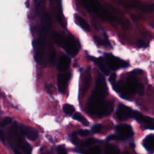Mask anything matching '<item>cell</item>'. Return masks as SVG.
Wrapping results in <instances>:
<instances>
[{
    "instance_id": "15",
    "label": "cell",
    "mask_w": 154,
    "mask_h": 154,
    "mask_svg": "<svg viewBox=\"0 0 154 154\" xmlns=\"http://www.w3.org/2000/svg\"><path fill=\"white\" fill-rule=\"evenodd\" d=\"M70 63V58L66 56H62L60 59L58 64V69L60 72H64L69 69Z\"/></svg>"
},
{
    "instance_id": "3",
    "label": "cell",
    "mask_w": 154,
    "mask_h": 154,
    "mask_svg": "<svg viewBox=\"0 0 154 154\" xmlns=\"http://www.w3.org/2000/svg\"><path fill=\"white\" fill-rule=\"evenodd\" d=\"M83 3L88 9L91 10L100 18L111 21L116 20L114 16L104 9L98 1L91 0V1H83Z\"/></svg>"
},
{
    "instance_id": "2",
    "label": "cell",
    "mask_w": 154,
    "mask_h": 154,
    "mask_svg": "<svg viewBox=\"0 0 154 154\" xmlns=\"http://www.w3.org/2000/svg\"><path fill=\"white\" fill-rule=\"evenodd\" d=\"M135 75L131 72L124 84L116 82L112 85L113 90L119 93L121 98L130 100L131 96L135 93H137L140 95H143L144 87L141 84L139 83Z\"/></svg>"
},
{
    "instance_id": "7",
    "label": "cell",
    "mask_w": 154,
    "mask_h": 154,
    "mask_svg": "<svg viewBox=\"0 0 154 154\" xmlns=\"http://www.w3.org/2000/svg\"><path fill=\"white\" fill-rule=\"evenodd\" d=\"M116 131L119 140H126L134 135L132 127L127 124H120L116 127Z\"/></svg>"
},
{
    "instance_id": "32",
    "label": "cell",
    "mask_w": 154,
    "mask_h": 154,
    "mask_svg": "<svg viewBox=\"0 0 154 154\" xmlns=\"http://www.w3.org/2000/svg\"><path fill=\"white\" fill-rule=\"evenodd\" d=\"M72 140L74 143H76L77 142V137H76V133H74L72 135Z\"/></svg>"
},
{
    "instance_id": "31",
    "label": "cell",
    "mask_w": 154,
    "mask_h": 154,
    "mask_svg": "<svg viewBox=\"0 0 154 154\" xmlns=\"http://www.w3.org/2000/svg\"><path fill=\"white\" fill-rule=\"evenodd\" d=\"M119 140V138L117 137V135H109L108 137H107V140Z\"/></svg>"
},
{
    "instance_id": "26",
    "label": "cell",
    "mask_w": 154,
    "mask_h": 154,
    "mask_svg": "<svg viewBox=\"0 0 154 154\" xmlns=\"http://www.w3.org/2000/svg\"><path fill=\"white\" fill-rule=\"evenodd\" d=\"M12 122V119L11 117H5L3 121V122H2V126H4L5 125H7L10 124Z\"/></svg>"
},
{
    "instance_id": "35",
    "label": "cell",
    "mask_w": 154,
    "mask_h": 154,
    "mask_svg": "<svg viewBox=\"0 0 154 154\" xmlns=\"http://www.w3.org/2000/svg\"><path fill=\"white\" fill-rule=\"evenodd\" d=\"M152 27H153V28H154V24H152Z\"/></svg>"
},
{
    "instance_id": "10",
    "label": "cell",
    "mask_w": 154,
    "mask_h": 154,
    "mask_svg": "<svg viewBox=\"0 0 154 154\" xmlns=\"http://www.w3.org/2000/svg\"><path fill=\"white\" fill-rule=\"evenodd\" d=\"M19 131L22 134L25 135L27 139L30 140L35 141L38 137V134L37 131L30 126L21 125L19 126Z\"/></svg>"
},
{
    "instance_id": "6",
    "label": "cell",
    "mask_w": 154,
    "mask_h": 154,
    "mask_svg": "<svg viewBox=\"0 0 154 154\" xmlns=\"http://www.w3.org/2000/svg\"><path fill=\"white\" fill-rule=\"evenodd\" d=\"M133 117L140 123L145 129L154 130V119L143 115L141 113L134 111Z\"/></svg>"
},
{
    "instance_id": "22",
    "label": "cell",
    "mask_w": 154,
    "mask_h": 154,
    "mask_svg": "<svg viewBox=\"0 0 154 154\" xmlns=\"http://www.w3.org/2000/svg\"><path fill=\"white\" fill-rule=\"evenodd\" d=\"M102 128V125L101 124H95L92 126V131L93 133H99L101 131Z\"/></svg>"
},
{
    "instance_id": "29",
    "label": "cell",
    "mask_w": 154,
    "mask_h": 154,
    "mask_svg": "<svg viewBox=\"0 0 154 154\" xmlns=\"http://www.w3.org/2000/svg\"><path fill=\"white\" fill-rule=\"evenodd\" d=\"M116 75L114 73H113L109 78V81L110 82V84L113 85L114 83L116 82Z\"/></svg>"
},
{
    "instance_id": "21",
    "label": "cell",
    "mask_w": 154,
    "mask_h": 154,
    "mask_svg": "<svg viewBox=\"0 0 154 154\" xmlns=\"http://www.w3.org/2000/svg\"><path fill=\"white\" fill-rule=\"evenodd\" d=\"M101 153V149L98 146L92 147L89 150H87L85 154H100Z\"/></svg>"
},
{
    "instance_id": "8",
    "label": "cell",
    "mask_w": 154,
    "mask_h": 154,
    "mask_svg": "<svg viewBox=\"0 0 154 154\" xmlns=\"http://www.w3.org/2000/svg\"><path fill=\"white\" fill-rule=\"evenodd\" d=\"M12 132L13 133V135L15 137L16 142H17L18 146L27 154H31V147L24 139L23 137V134L21 133L20 131H18L16 127L12 128Z\"/></svg>"
},
{
    "instance_id": "4",
    "label": "cell",
    "mask_w": 154,
    "mask_h": 154,
    "mask_svg": "<svg viewBox=\"0 0 154 154\" xmlns=\"http://www.w3.org/2000/svg\"><path fill=\"white\" fill-rule=\"evenodd\" d=\"M69 54L71 56H76L79 51V43L75 38L71 35L68 36L63 38L61 45Z\"/></svg>"
},
{
    "instance_id": "13",
    "label": "cell",
    "mask_w": 154,
    "mask_h": 154,
    "mask_svg": "<svg viewBox=\"0 0 154 154\" xmlns=\"http://www.w3.org/2000/svg\"><path fill=\"white\" fill-rule=\"evenodd\" d=\"M143 145L147 151L152 153L154 151V134L147 135L143 141Z\"/></svg>"
},
{
    "instance_id": "11",
    "label": "cell",
    "mask_w": 154,
    "mask_h": 154,
    "mask_svg": "<svg viewBox=\"0 0 154 154\" xmlns=\"http://www.w3.org/2000/svg\"><path fill=\"white\" fill-rule=\"evenodd\" d=\"M71 74L70 72L60 74L57 77L58 90L60 93H64L67 89L68 81L70 78Z\"/></svg>"
},
{
    "instance_id": "17",
    "label": "cell",
    "mask_w": 154,
    "mask_h": 154,
    "mask_svg": "<svg viewBox=\"0 0 154 154\" xmlns=\"http://www.w3.org/2000/svg\"><path fill=\"white\" fill-rule=\"evenodd\" d=\"M75 19H76V23H78V24L81 27V28H82L86 31L90 30V27H89V24H88L87 22L82 17H81V16H78V15H75Z\"/></svg>"
},
{
    "instance_id": "28",
    "label": "cell",
    "mask_w": 154,
    "mask_h": 154,
    "mask_svg": "<svg viewBox=\"0 0 154 154\" xmlns=\"http://www.w3.org/2000/svg\"><path fill=\"white\" fill-rule=\"evenodd\" d=\"M90 134V132L88 130H83V129H81L78 131V134L82 137H85L87 136Z\"/></svg>"
},
{
    "instance_id": "30",
    "label": "cell",
    "mask_w": 154,
    "mask_h": 154,
    "mask_svg": "<svg viewBox=\"0 0 154 154\" xmlns=\"http://www.w3.org/2000/svg\"><path fill=\"white\" fill-rule=\"evenodd\" d=\"M57 149L58 154H67L65 149L62 146H58Z\"/></svg>"
},
{
    "instance_id": "9",
    "label": "cell",
    "mask_w": 154,
    "mask_h": 154,
    "mask_svg": "<svg viewBox=\"0 0 154 154\" xmlns=\"http://www.w3.org/2000/svg\"><path fill=\"white\" fill-rule=\"evenodd\" d=\"M134 111L129 107L120 104L116 110V116L120 120H126L133 117Z\"/></svg>"
},
{
    "instance_id": "5",
    "label": "cell",
    "mask_w": 154,
    "mask_h": 154,
    "mask_svg": "<svg viewBox=\"0 0 154 154\" xmlns=\"http://www.w3.org/2000/svg\"><path fill=\"white\" fill-rule=\"evenodd\" d=\"M105 61L108 68L113 70L128 67L129 64L124 60L114 56L113 55L106 53L105 54Z\"/></svg>"
},
{
    "instance_id": "16",
    "label": "cell",
    "mask_w": 154,
    "mask_h": 154,
    "mask_svg": "<svg viewBox=\"0 0 154 154\" xmlns=\"http://www.w3.org/2000/svg\"><path fill=\"white\" fill-rule=\"evenodd\" d=\"M104 154H120V151L117 146L108 144L106 146L105 152Z\"/></svg>"
},
{
    "instance_id": "34",
    "label": "cell",
    "mask_w": 154,
    "mask_h": 154,
    "mask_svg": "<svg viewBox=\"0 0 154 154\" xmlns=\"http://www.w3.org/2000/svg\"><path fill=\"white\" fill-rule=\"evenodd\" d=\"M14 152L15 154H23V153H21L19 150L18 149H14Z\"/></svg>"
},
{
    "instance_id": "20",
    "label": "cell",
    "mask_w": 154,
    "mask_h": 154,
    "mask_svg": "<svg viewBox=\"0 0 154 154\" xmlns=\"http://www.w3.org/2000/svg\"><path fill=\"white\" fill-rule=\"evenodd\" d=\"M63 111L66 114H71L74 112L75 108L69 104H65L63 106Z\"/></svg>"
},
{
    "instance_id": "23",
    "label": "cell",
    "mask_w": 154,
    "mask_h": 154,
    "mask_svg": "<svg viewBox=\"0 0 154 154\" xmlns=\"http://www.w3.org/2000/svg\"><path fill=\"white\" fill-rule=\"evenodd\" d=\"M62 15L63 14L62 12L60 13V12H59L58 13V15H57V19L58 20V22H59V23L60 24V25L64 27L65 26L64 25V21L63 19V16Z\"/></svg>"
},
{
    "instance_id": "25",
    "label": "cell",
    "mask_w": 154,
    "mask_h": 154,
    "mask_svg": "<svg viewBox=\"0 0 154 154\" xmlns=\"http://www.w3.org/2000/svg\"><path fill=\"white\" fill-rule=\"evenodd\" d=\"M56 51H55L54 49H52V50L51 51V52H50V62L52 64H54L55 59H56Z\"/></svg>"
},
{
    "instance_id": "27",
    "label": "cell",
    "mask_w": 154,
    "mask_h": 154,
    "mask_svg": "<svg viewBox=\"0 0 154 154\" xmlns=\"http://www.w3.org/2000/svg\"><path fill=\"white\" fill-rule=\"evenodd\" d=\"M97 141L93 139H89L87 140L85 142H84V145L85 146H90L93 144H94L95 143H96Z\"/></svg>"
},
{
    "instance_id": "18",
    "label": "cell",
    "mask_w": 154,
    "mask_h": 154,
    "mask_svg": "<svg viewBox=\"0 0 154 154\" xmlns=\"http://www.w3.org/2000/svg\"><path fill=\"white\" fill-rule=\"evenodd\" d=\"M104 35H105V39L103 40L102 38H101L100 37H97V36H95L94 38L95 41L98 43L100 44L101 45H104V46H109V47H112L111 44L110 43L108 40L107 39V37H106L107 36H106V33H104Z\"/></svg>"
},
{
    "instance_id": "1",
    "label": "cell",
    "mask_w": 154,
    "mask_h": 154,
    "mask_svg": "<svg viewBox=\"0 0 154 154\" xmlns=\"http://www.w3.org/2000/svg\"><path fill=\"white\" fill-rule=\"evenodd\" d=\"M107 94L108 88L105 79L100 75L96 81L95 89L87 103V112L99 117L110 114L113 109V104L112 101H105Z\"/></svg>"
},
{
    "instance_id": "24",
    "label": "cell",
    "mask_w": 154,
    "mask_h": 154,
    "mask_svg": "<svg viewBox=\"0 0 154 154\" xmlns=\"http://www.w3.org/2000/svg\"><path fill=\"white\" fill-rule=\"evenodd\" d=\"M137 45L139 48H146L147 46V44L143 40H139L137 42Z\"/></svg>"
},
{
    "instance_id": "33",
    "label": "cell",
    "mask_w": 154,
    "mask_h": 154,
    "mask_svg": "<svg viewBox=\"0 0 154 154\" xmlns=\"http://www.w3.org/2000/svg\"><path fill=\"white\" fill-rule=\"evenodd\" d=\"M4 136L3 133V132L0 130V140H1L2 141H4Z\"/></svg>"
},
{
    "instance_id": "12",
    "label": "cell",
    "mask_w": 154,
    "mask_h": 154,
    "mask_svg": "<svg viewBox=\"0 0 154 154\" xmlns=\"http://www.w3.org/2000/svg\"><path fill=\"white\" fill-rule=\"evenodd\" d=\"M91 60H92L100 68L102 72L106 75H108L110 73V69L108 68L107 65L106 63L105 59L102 57H100L98 58L95 57H91Z\"/></svg>"
},
{
    "instance_id": "14",
    "label": "cell",
    "mask_w": 154,
    "mask_h": 154,
    "mask_svg": "<svg viewBox=\"0 0 154 154\" xmlns=\"http://www.w3.org/2000/svg\"><path fill=\"white\" fill-rule=\"evenodd\" d=\"M91 81V75L90 72V69L88 68L87 70L84 72L83 81H82V92L85 93L89 90L90 87Z\"/></svg>"
},
{
    "instance_id": "19",
    "label": "cell",
    "mask_w": 154,
    "mask_h": 154,
    "mask_svg": "<svg viewBox=\"0 0 154 154\" xmlns=\"http://www.w3.org/2000/svg\"><path fill=\"white\" fill-rule=\"evenodd\" d=\"M73 118L76 120L79 121V122H81L82 124L84 125L85 126H88L89 125V122H88L87 120L84 117L82 116L79 113H75L74 114Z\"/></svg>"
}]
</instances>
